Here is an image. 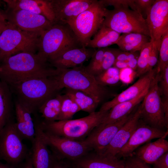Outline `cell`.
<instances>
[{"label": "cell", "mask_w": 168, "mask_h": 168, "mask_svg": "<svg viewBox=\"0 0 168 168\" xmlns=\"http://www.w3.org/2000/svg\"><path fill=\"white\" fill-rule=\"evenodd\" d=\"M159 73V86L161 95L168 99V66Z\"/></svg>", "instance_id": "obj_37"}, {"label": "cell", "mask_w": 168, "mask_h": 168, "mask_svg": "<svg viewBox=\"0 0 168 168\" xmlns=\"http://www.w3.org/2000/svg\"><path fill=\"white\" fill-rule=\"evenodd\" d=\"M165 137L146 143L139 147L134 155L147 164H152L159 158L168 152V142Z\"/></svg>", "instance_id": "obj_23"}, {"label": "cell", "mask_w": 168, "mask_h": 168, "mask_svg": "<svg viewBox=\"0 0 168 168\" xmlns=\"http://www.w3.org/2000/svg\"><path fill=\"white\" fill-rule=\"evenodd\" d=\"M22 168H34L30 157V154L25 160Z\"/></svg>", "instance_id": "obj_47"}, {"label": "cell", "mask_w": 168, "mask_h": 168, "mask_svg": "<svg viewBox=\"0 0 168 168\" xmlns=\"http://www.w3.org/2000/svg\"><path fill=\"white\" fill-rule=\"evenodd\" d=\"M162 101L165 121L168 125V99L164 98Z\"/></svg>", "instance_id": "obj_45"}, {"label": "cell", "mask_w": 168, "mask_h": 168, "mask_svg": "<svg viewBox=\"0 0 168 168\" xmlns=\"http://www.w3.org/2000/svg\"><path fill=\"white\" fill-rule=\"evenodd\" d=\"M40 35L22 30L8 21L0 36V60L20 52L35 53Z\"/></svg>", "instance_id": "obj_6"}, {"label": "cell", "mask_w": 168, "mask_h": 168, "mask_svg": "<svg viewBox=\"0 0 168 168\" xmlns=\"http://www.w3.org/2000/svg\"><path fill=\"white\" fill-rule=\"evenodd\" d=\"M167 134L166 130L151 127L140 119L130 139L116 156L119 158L131 156L141 145L153 139L166 138Z\"/></svg>", "instance_id": "obj_14"}, {"label": "cell", "mask_w": 168, "mask_h": 168, "mask_svg": "<svg viewBox=\"0 0 168 168\" xmlns=\"http://www.w3.org/2000/svg\"><path fill=\"white\" fill-rule=\"evenodd\" d=\"M106 48H98L92 55L89 64L85 66L86 70L92 75L94 70L101 62Z\"/></svg>", "instance_id": "obj_36"}, {"label": "cell", "mask_w": 168, "mask_h": 168, "mask_svg": "<svg viewBox=\"0 0 168 168\" xmlns=\"http://www.w3.org/2000/svg\"><path fill=\"white\" fill-rule=\"evenodd\" d=\"M155 0H134L137 11L143 17L147 16V13Z\"/></svg>", "instance_id": "obj_40"}, {"label": "cell", "mask_w": 168, "mask_h": 168, "mask_svg": "<svg viewBox=\"0 0 168 168\" xmlns=\"http://www.w3.org/2000/svg\"><path fill=\"white\" fill-rule=\"evenodd\" d=\"M12 93L8 85L0 79V132L13 119Z\"/></svg>", "instance_id": "obj_26"}, {"label": "cell", "mask_w": 168, "mask_h": 168, "mask_svg": "<svg viewBox=\"0 0 168 168\" xmlns=\"http://www.w3.org/2000/svg\"><path fill=\"white\" fill-rule=\"evenodd\" d=\"M103 25L120 34L138 33L150 37L146 19L139 12L129 7L106 9Z\"/></svg>", "instance_id": "obj_7"}, {"label": "cell", "mask_w": 168, "mask_h": 168, "mask_svg": "<svg viewBox=\"0 0 168 168\" xmlns=\"http://www.w3.org/2000/svg\"><path fill=\"white\" fill-rule=\"evenodd\" d=\"M152 45V43L150 41L146 44L140 50L135 72L136 76H142L147 72Z\"/></svg>", "instance_id": "obj_34"}, {"label": "cell", "mask_w": 168, "mask_h": 168, "mask_svg": "<svg viewBox=\"0 0 168 168\" xmlns=\"http://www.w3.org/2000/svg\"><path fill=\"white\" fill-rule=\"evenodd\" d=\"M7 23L5 13L2 12L0 9V36L7 26Z\"/></svg>", "instance_id": "obj_44"}, {"label": "cell", "mask_w": 168, "mask_h": 168, "mask_svg": "<svg viewBox=\"0 0 168 168\" xmlns=\"http://www.w3.org/2000/svg\"><path fill=\"white\" fill-rule=\"evenodd\" d=\"M68 162L59 160L54 157V159L51 168H69Z\"/></svg>", "instance_id": "obj_43"}, {"label": "cell", "mask_w": 168, "mask_h": 168, "mask_svg": "<svg viewBox=\"0 0 168 168\" xmlns=\"http://www.w3.org/2000/svg\"><path fill=\"white\" fill-rule=\"evenodd\" d=\"M14 119L9 122L0 132V160L16 168H22L30 154L16 131Z\"/></svg>", "instance_id": "obj_9"}, {"label": "cell", "mask_w": 168, "mask_h": 168, "mask_svg": "<svg viewBox=\"0 0 168 168\" xmlns=\"http://www.w3.org/2000/svg\"><path fill=\"white\" fill-rule=\"evenodd\" d=\"M5 14L8 21L21 30L30 32L40 35L53 24L43 15L25 10L7 8Z\"/></svg>", "instance_id": "obj_12"}, {"label": "cell", "mask_w": 168, "mask_h": 168, "mask_svg": "<svg viewBox=\"0 0 168 168\" xmlns=\"http://www.w3.org/2000/svg\"><path fill=\"white\" fill-rule=\"evenodd\" d=\"M105 7L109 6L114 7H130L131 9L137 11L134 0H100Z\"/></svg>", "instance_id": "obj_38"}, {"label": "cell", "mask_w": 168, "mask_h": 168, "mask_svg": "<svg viewBox=\"0 0 168 168\" xmlns=\"http://www.w3.org/2000/svg\"><path fill=\"white\" fill-rule=\"evenodd\" d=\"M161 39L158 61L156 66L158 73L168 66V30L164 34Z\"/></svg>", "instance_id": "obj_35"}, {"label": "cell", "mask_w": 168, "mask_h": 168, "mask_svg": "<svg viewBox=\"0 0 168 168\" xmlns=\"http://www.w3.org/2000/svg\"><path fill=\"white\" fill-rule=\"evenodd\" d=\"M95 77L98 83L103 86L114 85L120 79V70L112 66Z\"/></svg>", "instance_id": "obj_33"}, {"label": "cell", "mask_w": 168, "mask_h": 168, "mask_svg": "<svg viewBox=\"0 0 168 168\" xmlns=\"http://www.w3.org/2000/svg\"><path fill=\"white\" fill-rule=\"evenodd\" d=\"M54 76L61 87L77 90L87 94L100 103L107 96L108 91L99 84L94 76L83 65L71 68L58 69Z\"/></svg>", "instance_id": "obj_5"}, {"label": "cell", "mask_w": 168, "mask_h": 168, "mask_svg": "<svg viewBox=\"0 0 168 168\" xmlns=\"http://www.w3.org/2000/svg\"><path fill=\"white\" fill-rule=\"evenodd\" d=\"M8 86L16 97V102L31 114L62 89L54 77L32 78Z\"/></svg>", "instance_id": "obj_2"}, {"label": "cell", "mask_w": 168, "mask_h": 168, "mask_svg": "<svg viewBox=\"0 0 168 168\" xmlns=\"http://www.w3.org/2000/svg\"><path fill=\"white\" fill-rule=\"evenodd\" d=\"M0 168H16L7 163H3L0 162Z\"/></svg>", "instance_id": "obj_48"}, {"label": "cell", "mask_w": 168, "mask_h": 168, "mask_svg": "<svg viewBox=\"0 0 168 168\" xmlns=\"http://www.w3.org/2000/svg\"><path fill=\"white\" fill-rule=\"evenodd\" d=\"M80 110L79 107L73 100L64 94L58 121L71 119L73 115Z\"/></svg>", "instance_id": "obj_32"}, {"label": "cell", "mask_w": 168, "mask_h": 168, "mask_svg": "<svg viewBox=\"0 0 168 168\" xmlns=\"http://www.w3.org/2000/svg\"><path fill=\"white\" fill-rule=\"evenodd\" d=\"M82 46L68 23H54L40 35L37 54L48 61L65 51Z\"/></svg>", "instance_id": "obj_4"}, {"label": "cell", "mask_w": 168, "mask_h": 168, "mask_svg": "<svg viewBox=\"0 0 168 168\" xmlns=\"http://www.w3.org/2000/svg\"><path fill=\"white\" fill-rule=\"evenodd\" d=\"M146 17L150 41L160 47L161 37L168 30V0H155Z\"/></svg>", "instance_id": "obj_13"}, {"label": "cell", "mask_w": 168, "mask_h": 168, "mask_svg": "<svg viewBox=\"0 0 168 168\" xmlns=\"http://www.w3.org/2000/svg\"><path fill=\"white\" fill-rule=\"evenodd\" d=\"M113 66L119 70L128 68L127 62L120 61L115 60Z\"/></svg>", "instance_id": "obj_46"}, {"label": "cell", "mask_w": 168, "mask_h": 168, "mask_svg": "<svg viewBox=\"0 0 168 168\" xmlns=\"http://www.w3.org/2000/svg\"><path fill=\"white\" fill-rule=\"evenodd\" d=\"M159 48L156 44L152 43L147 72L152 70L157 64L159 59Z\"/></svg>", "instance_id": "obj_39"}, {"label": "cell", "mask_w": 168, "mask_h": 168, "mask_svg": "<svg viewBox=\"0 0 168 168\" xmlns=\"http://www.w3.org/2000/svg\"><path fill=\"white\" fill-rule=\"evenodd\" d=\"M152 164L153 168H168V152L164 154Z\"/></svg>", "instance_id": "obj_42"}, {"label": "cell", "mask_w": 168, "mask_h": 168, "mask_svg": "<svg viewBox=\"0 0 168 168\" xmlns=\"http://www.w3.org/2000/svg\"><path fill=\"white\" fill-rule=\"evenodd\" d=\"M124 168H131L129 166H128L127 164H126L125 163V166Z\"/></svg>", "instance_id": "obj_49"}, {"label": "cell", "mask_w": 168, "mask_h": 168, "mask_svg": "<svg viewBox=\"0 0 168 168\" xmlns=\"http://www.w3.org/2000/svg\"><path fill=\"white\" fill-rule=\"evenodd\" d=\"M15 107L16 120L15 123L16 129L23 140L31 141L35 137V131L31 114L16 102Z\"/></svg>", "instance_id": "obj_24"}, {"label": "cell", "mask_w": 168, "mask_h": 168, "mask_svg": "<svg viewBox=\"0 0 168 168\" xmlns=\"http://www.w3.org/2000/svg\"><path fill=\"white\" fill-rule=\"evenodd\" d=\"M65 94L73 100L81 110L89 114L95 112L99 104L91 96L80 91L66 88Z\"/></svg>", "instance_id": "obj_30"}, {"label": "cell", "mask_w": 168, "mask_h": 168, "mask_svg": "<svg viewBox=\"0 0 168 168\" xmlns=\"http://www.w3.org/2000/svg\"><path fill=\"white\" fill-rule=\"evenodd\" d=\"M40 132L54 157L58 160L72 162L85 156L91 150L82 141L72 140L50 134L42 130L38 123Z\"/></svg>", "instance_id": "obj_11"}, {"label": "cell", "mask_w": 168, "mask_h": 168, "mask_svg": "<svg viewBox=\"0 0 168 168\" xmlns=\"http://www.w3.org/2000/svg\"><path fill=\"white\" fill-rule=\"evenodd\" d=\"M35 135L31 141L30 157L34 168H51L54 156L43 138L37 124H35Z\"/></svg>", "instance_id": "obj_21"}, {"label": "cell", "mask_w": 168, "mask_h": 168, "mask_svg": "<svg viewBox=\"0 0 168 168\" xmlns=\"http://www.w3.org/2000/svg\"><path fill=\"white\" fill-rule=\"evenodd\" d=\"M133 114L122 119L99 128H95L83 142L94 152L101 153L110 144L118 130L128 120Z\"/></svg>", "instance_id": "obj_15"}, {"label": "cell", "mask_w": 168, "mask_h": 168, "mask_svg": "<svg viewBox=\"0 0 168 168\" xmlns=\"http://www.w3.org/2000/svg\"><path fill=\"white\" fill-rule=\"evenodd\" d=\"M68 163L71 168H124L125 165L124 160L116 156L95 152Z\"/></svg>", "instance_id": "obj_19"}, {"label": "cell", "mask_w": 168, "mask_h": 168, "mask_svg": "<svg viewBox=\"0 0 168 168\" xmlns=\"http://www.w3.org/2000/svg\"><path fill=\"white\" fill-rule=\"evenodd\" d=\"M95 49L82 47L71 49L50 58L48 62L56 68L68 69L83 65L91 57Z\"/></svg>", "instance_id": "obj_17"}, {"label": "cell", "mask_w": 168, "mask_h": 168, "mask_svg": "<svg viewBox=\"0 0 168 168\" xmlns=\"http://www.w3.org/2000/svg\"><path fill=\"white\" fill-rule=\"evenodd\" d=\"M140 105L128 120L118 130L109 145L101 153L116 156L127 143L140 119Z\"/></svg>", "instance_id": "obj_20"}, {"label": "cell", "mask_w": 168, "mask_h": 168, "mask_svg": "<svg viewBox=\"0 0 168 168\" xmlns=\"http://www.w3.org/2000/svg\"><path fill=\"white\" fill-rule=\"evenodd\" d=\"M148 90L132 100L121 102L114 105L109 110L104 121L95 128H99L114 123L129 115L133 108L142 101Z\"/></svg>", "instance_id": "obj_25"}, {"label": "cell", "mask_w": 168, "mask_h": 168, "mask_svg": "<svg viewBox=\"0 0 168 168\" xmlns=\"http://www.w3.org/2000/svg\"><path fill=\"white\" fill-rule=\"evenodd\" d=\"M54 16L53 23H67L96 0H49Z\"/></svg>", "instance_id": "obj_16"}, {"label": "cell", "mask_w": 168, "mask_h": 168, "mask_svg": "<svg viewBox=\"0 0 168 168\" xmlns=\"http://www.w3.org/2000/svg\"><path fill=\"white\" fill-rule=\"evenodd\" d=\"M150 40V37L141 34L125 33L120 36L116 44L122 51H140L143 47Z\"/></svg>", "instance_id": "obj_27"}, {"label": "cell", "mask_w": 168, "mask_h": 168, "mask_svg": "<svg viewBox=\"0 0 168 168\" xmlns=\"http://www.w3.org/2000/svg\"><path fill=\"white\" fill-rule=\"evenodd\" d=\"M125 159V163L131 168H151L147 163L133 155Z\"/></svg>", "instance_id": "obj_41"}, {"label": "cell", "mask_w": 168, "mask_h": 168, "mask_svg": "<svg viewBox=\"0 0 168 168\" xmlns=\"http://www.w3.org/2000/svg\"><path fill=\"white\" fill-rule=\"evenodd\" d=\"M0 67V79L8 85L32 78L53 77L58 72L57 69L37 53L29 52L5 58Z\"/></svg>", "instance_id": "obj_1"}, {"label": "cell", "mask_w": 168, "mask_h": 168, "mask_svg": "<svg viewBox=\"0 0 168 168\" xmlns=\"http://www.w3.org/2000/svg\"><path fill=\"white\" fill-rule=\"evenodd\" d=\"M63 95L57 94L45 102L38 110L44 120L58 121L60 114Z\"/></svg>", "instance_id": "obj_29"}, {"label": "cell", "mask_w": 168, "mask_h": 168, "mask_svg": "<svg viewBox=\"0 0 168 168\" xmlns=\"http://www.w3.org/2000/svg\"><path fill=\"white\" fill-rule=\"evenodd\" d=\"M159 73L152 80L147 92L140 105V119L152 127L165 130L167 129L165 119L161 94L159 86Z\"/></svg>", "instance_id": "obj_10"}, {"label": "cell", "mask_w": 168, "mask_h": 168, "mask_svg": "<svg viewBox=\"0 0 168 168\" xmlns=\"http://www.w3.org/2000/svg\"><path fill=\"white\" fill-rule=\"evenodd\" d=\"M106 9L100 0H96L89 8L67 23L82 47H87L91 37L103 25Z\"/></svg>", "instance_id": "obj_8"}, {"label": "cell", "mask_w": 168, "mask_h": 168, "mask_svg": "<svg viewBox=\"0 0 168 168\" xmlns=\"http://www.w3.org/2000/svg\"><path fill=\"white\" fill-rule=\"evenodd\" d=\"M4 1L7 3L8 9L23 10L42 15L54 23V16L49 0H4Z\"/></svg>", "instance_id": "obj_22"}, {"label": "cell", "mask_w": 168, "mask_h": 168, "mask_svg": "<svg viewBox=\"0 0 168 168\" xmlns=\"http://www.w3.org/2000/svg\"><path fill=\"white\" fill-rule=\"evenodd\" d=\"M157 73V67L147 72L134 83L114 97L104 103L100 111H108L119 103L132 100L147 90L153 79Z\"/></svg>", "instance_id": "obj_18"}, {"label": "cell", "mask_w": 168, "mask_h": 168, "mask_svg": "<svg viewBox=\"0 0 168 168\" xmlns=\"http://www.w3.org/2000/svg\"><path fill=\"white\" fill-rule=\"evenodd\" d=\"M2 71V68H1L0 67V72L1 71Z\"/></svg>", "instance_id": "obj_50"}, {"label": "cell", "mask_w": 168, "mask_h": 168, "mask_svg": "<svg viewBox=\"0 0 168 168\" xmlns=\"http://www.w3.org/2000/svg\"><path fill=\"white\" fill-rule=\"evenodd\" d=\"M120 34L102 25L90 41L87 47L94 49L108 47L116 44Z\"/></svg>", "instance_id": "obj_28"}, {"label": "cell", "mask_w": 168, "mask_h": 168, "mask_svg": "<svg viewBox=\"0 0 168 168\" xmlns=\"http://www.w3.org/2000/svg\"><path fill=\"white\" fill-rule=\"evenodd\" d=\"M109 111H95L85 117L75 119L54 121L44 120L38 123L44 132L81 141L104 121Z\"/></svg>", "instance_id": "obj_3"}, {"label": "cell", "mask_w": 168, "mask_h": 168, "mask_svg": "<svg viewBox=\"0 0 168 168\" xmlns=\"http://www.w3.org/2000/svg\"><path fill=\"white\" fill-rule=\"evenodd\" d=\"M119 49L106 47L103 57L92 75L97 76L113 66Z\"/></svg>", "instance_id": "obj_31"}]
</instances>
